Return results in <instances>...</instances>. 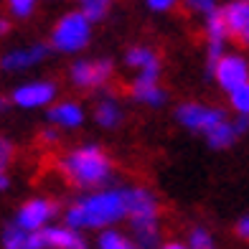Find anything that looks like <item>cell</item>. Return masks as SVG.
Returning <instances> with one entry per match:
<instances>
[{"instance_id":"cell-1","label":"cell","mask_w":249,"mask_h":249,"mask_svg":"<svg viewBox=\"0 0 249 249\" xmlns=\"http://www.w3.org/2000/svg\"><path fill=\"white\" fill-rule=\"evenodd\" d=\"M122 219H127L124 188H105L87 194L64 211V224L76 231L105 229V226H115Z\"/></svg>"},{"instance_id":"cell-2","label":"cell","mask_w":249,"mask_h":249,"mask_svg":"<svg viewBox=\"0 0 249 249\" xmlns=\"http://www.w3.org/2000/svg\"><path fill=\"white\" fill-rule=\"evenodd\" d=\"M127 201V219L132 229V242L140 249H155L160 242V226H158V198L148 188H124Z\"/></svg>"},{"instance_id":"cell-3","label":"cell","mask_w":249,"mask_h":249,"mask_svg":"<svg viewBox=\"0 0 249 249\" xmlns=\"http://www.w3.org/2000/svg\"><path fill=\"white\" fill-rule=\"evenodd\" d=\"M59 171L82 188L102 186L112 176V163L99 145H82L59 160Z\"/></svg>"},{"instance_id":"cell-4","label":"cell","mask_w":249,"mask_h":249,"mask_svg":"<svg viewBox=\"0 0 249 249\" xmlns=\"http://www.w3.org/2000/svg\"><path fill=\"white\" fill-rule=\"evenodd\" d=\"M89 38H92V20L82 10H71L56 20L49 46L59 53H79L89 46Z\"/></svg>"},{"instance_id":"cell-5","label":"cell","mask_w":249,"mask_h":249,"mask_svg":"<svg viewBox=\"0 0 249 249\" xmlns=\"http://www.w3.org/2000/svg\"><path fill=\"white\" fill-rule=\"evenodd\" d=\"M59 94V87L51 79H31V82L18 84L10 92V105H16L20 109H43L51 107Z\"/></svg>"},{"instance_id":"cell-6","label":"cell","mask_w":249,"mask_h":249,"mask_svg":"<svg viewBox=\"0 0 249 249\" xmlns=\"http://www.w3.org/2000/svg\"><path fill=\"white\" fill-rule=\"evenodd\" d=\"M178 122L183 124L186 130L191 132H201L203 138L216 127L219 122L226 120L224 109H216V107H206V105H198V102H186V105H180L178 112H176Z\"/></svg>"},{"instance_id":"cell-7","label":"cell","mask_w":249,"mask_h":249,"mask_svg":"<svg viewBox=\"0 0 249 249\" xmlns=\"http://www.w3.org/2000/svg\"><path fill=\"white\" fill-rule=\"evenodd\" d=\"M56 211L59 209H56V203L51 198L36 196V198H28L23 206L16 211L13 224L20 226L23 231H43L46 226H51Z\"/></svg>"},{"instance_id":"cell-8","label":"cell","mask_w":249,"mask_h":249,"mask_svg":"<svg viewBox=\"0 0 249 249\" xmlns=\"http://www.w3.org/2000/svg\"><path fill=\"white\" fill-rule=\"evenodd\" d=\"M112 76V61L107 59H79L71 64L69 79L79 89H99L109 82Z\"/></svg>"},{"instance_id":"cell-9","label":"cell","mask_w":249,"mask_h":249,"mask_svg":"<svg viewBox=\"0 0 249 249\" xmlns=\"http://www.w3.org/2000/svg\"><path fill=\"white\" fill-rule=\"evenodd\" d=\"M211 71H213L216 84L224 89L226 94L249 82V61L244 59V56H239V53H224L221 59L211 66Z\"/></svg>"},{"instance_id":"cell-10","label":"cell","mask_w":249,"mask_h":249,"mask_svg":"<svg viewBox=\"0 0 249 249\" xmlns=\"http://www.w3.org/2000/svg\"><path fill=\"white\" fill-rule=\"evenodd\" d=\"M51 46L49 43H28V46H18L10 49L0 56V69L8 74H18V71H28L33 66H38L49 59Z\"/></svg>"},{"instance_id":"cell-11","label":"cell","mask_w":249,"mask_h":249,"mask_svg":"<svg viewBox=\"0 0 249 249\" xmlns=\"http://www.w3.org/2000/svg\"><path fill=\"white\" fill-rule=\"evenodd\" d=\"M158 76H160V66L140 71L132 82V97L138 102H142V105L160 107L165 102V92H163V87L158 84Z\"/></svg>"},{"instance_id":"cell-12","label":"cell","mask_w":249,"mask_h":249,"mask_svg":"<svg viewBox=\"0 0 249 249\" xmlns=\"http://www.w3.org/2000/svg\"><path fill=\"white\" fill-rule=\"evenodd\" d=\"M46 117L51 122V127H56V130H76L84 122V109L79 102L64 99V102H53L46 112Z\"/></svg>"},{"instance_id":"cell-13","label":"cell","mask_w":249,"mask_h":249,"mask_svg":"<svg viewBox=\"0 0 249 249\" xmlns=\"http://www.w3.org/2000/svg\"><path fill=\"white\" fill-rule=\"evenodd\" d=\"M41 239H43V249H87V239L82 236V231L69 229L66 224L46 226L41 231Z\"/></svg>"},{"instance_id":"cell-14","label":"cell","mask_w":249,"mask_h":249,"mask_svg":"<svg viewBox=\"0 0 249 249\" xmlns=\"http://www.w3.org/2000/svg\"><path fill=\"white\" fill-rule=\"evenodd\" d=\"M224 10V20L229 28V36H234L239 43L249 46V3H229Z\"/></svg>"},{"instance_id":"cell-15","label":"cell","mask_w":249,"mask_h":249,"mask_svg":"<svg viewBox=\"0 0 249 249\" xmlns=\"http://www.w3.org/2000/svg\"><path fill=\"white\" fill-rule=\"evenodd\" d=\"M0 247L3 249H43L41 231H23L20 226L10 221L3 234H0Z\"/></svg>"},{"instance_id":"cell-16","label":"cell","mask_w":249,"mask_h":249,"mask_svg":"<svg viewBox=\"0 0 249 249\" xmlns=\"http://www.w3.org/2000/svg\"><path fill=\"white\" fill-rule=\"evenodd\" d=\"M94 120H97V124H102V127H117L120 124V120H122V109H120V105H117V99H102L99 105L94 107Z\"/></svg>"},{"instance_id":"cell-17","label":"cell","mask_w":249,"mask_h":249,"mask_svg":"<svg viewBox=\"0 0 249 249\" xmlns=\"http://www.w3.org/2000/svg\"><path fill=\"white\" fill-rule=\"evenodd\" d=\"M234 140H236V130H234V122H229V120L219 122L216 127H213V130L206 135L209 148H213V150L231 148V142H234Z\"/></svg>"},{"instance_id":"cell-18","label":"cell","mask_w":249,"mask_h":249,"mask_svg":"<svg viewBox=\"0 0 249 249\" xmlns=\"http://www.w3.org/2000/svg\"><path fill=\"white\" fill-rule=\"evenodd\" d=\"M124 64L132 66V69H138V71H145V69H155L158 66V56L148 46H132L124 53Z\"/></svg>"},{"instance_id":"cell-19","label":"cell","mask_w":249,"mask_h":249,"mask_svg":"<svg viewBox=\"0 0 249 249\" xmlns=\"http://www.w3.org/2000/svg\"><path fill=\"white\" fill-rule=\"evenodd\" d=\"M97 249H140L132 239H127L124 234L115 231V229H105L99 234V242H97Z\"/></svg>"},{"instance_id":"cell-20","label":"cell","mask_w":249,"mask_h":249,"mask_svg":"<svg viewBox=\"0 0 249 249\" xmlns=\"http://www.w3.org/2000/svg\"><path fill=\"white\" fill-rule=\"evenodd\" d=\"M79 10H82L92 23H97V20H102L107 16L109 0H79Z\"/></svg>"},{"instance_id":"cell-21","label":"cell","mask_w":249,"mask_h":249,"mask_svg":"<svg viewBox=\"0 0 249 249\" xmlns=\"http://www.w3.org/2000/svg\"><path fill=\"white\" fill-rule=\"evenodd\" d=\"M229 102L239 117H249V82L236 87L234 92H229Z\"/></svg>"},{"instance_id":"cell-22","label":"cell","mask_w":249,"mask_h":249,"mask_svg":"<svg viewBox=\"0 0 249 249\" xmlns=\"http://www.w3.org/2000/svg\"><path fill=\"white\" fill-rule=\"evenodd\" d=\"M188 249H216V242L203 226H196L188 234Z\"/></svg>"},{"instance_id":"cell-23","label":"cell","mask_w":249,"mask_h":249,"mask_svg":"<svg viewBox=\"0 0 249 249\" xmlns=\"http://www.w3.org/2000/svg\"><path fill=\"white\" fill-rule=\"evenodd\" d=\"M38 0H8V10L13 18H28L36 10Z\"/></svg>"},{"instance_id":"cell-24","label":"cell","mask_w":249,"mask_h":249,"mask_svg":"<svg viewBox=\"0 0 249 249\" xmlns=\"http://www.w3.org/2000/svg\"><path fill=\"white\" fill-rule=\"evenodd\" d=\"M186 5L188 10H194V13H201V16H211L213 10H219L216 8V0H186Z\"/></svg>"},{"instance_id":"cell-25","label":"cell","mask_w":249,"mask_h":249,"mask_svg":"<svg viewBox=\"0 0 249 249\" xmlns=\"http://www.w3.org/2000/svg\"><path fill=\"white\" fill-rule=\"evenodd\" d=\"M13 153H16L13 142L0 135V171H5V168L10 165V160H13Z\"/></svg>"},{"instance_id":"cell-26","label":"cell","mask_w":249,"mask_h":249,"mask_svg":"<svg viewBox=\"0 0 249 249\" xmlns=\"http://www.w3.org/2000/svg\"><path fill=\"white\" fill-rule=\"evenodd\" d=\"M145 3H148V8L155 10V13H165V10L178 5V0H145Z\"/></svg>"},{"instance_id":"cell-27","label":"cell","mask_w":249,"mask_h":249,"mask_svg":"<svg viewBox=\"0 0 249 249\" xmlns=\"http://www.w3.org/2000/svg\"><path fill=\"white\" fill-rule=\"evenodd\" d=\"M236 234H239L242 239H247V242H249V213L239 219V224H236Z\"/></svg>"},{"instance_id":"cell-28","label":"cell","mask_w":249,"mask_h":249,"mask_svg":"<svg viewBox=\"0 0 249 249\" xmlns=\"http://www.w3.org/2000/svg\"><path fill=\"white\" fill-rule=\"evenodd\" d=\"M41 140H43V142H59V130L49 124V127L41 132Z\"/></svg>"},{"instance_id":"cell-29","label":"cell","mask_w":249,"mask_h":249,"mask_svg":"<svg viewBox=\"0 0 249 249\" xmlns=\"http://www.w3.org/2000/svg\"><path fill=\"white\" fill-rule=\"evenodd\" d=\"M234 130H236V135H242V132H247L249 130V117H239L234 122Z\"/></svg>"},{"instance_id":"cell-30","label":"cell","mask_w":249,"mask_h":249,"mask_svg":"<svg viewBox=\"0 0 249 249\" xmlns=\"http://www.w3.org/2000/svg\"><path fill=\"white\" fill-rule=\"evenodd\" d=\"M8 188H10V176H8V171H0V194Z\"/></svg>"},{"instance_id":"cell-31","label":"cell","mask_w":249,"mask_h":249,"mask_svg":"<svg viewBox=\"0 0 249 249\" xmlns=\"http://www.w3.org/2000/svg\"><path fill=\"white\" fill-rule=\"evenodd\" d=\"M158 249H188V244H183V242H165Z\"/></svg>"},{"instance_id":"cell-32","label":"cell","mask_w":249,"mask_h":249,"mask_svg":"<svg viewBox=\"0 0 249 249\" xmlns=\"http://www.w3.org/2000/svg\"><path fill=\"white\" fill-rule=\"evenodd\" d=\"M8 31H10L8 18H3V16H0V38H3V36H8Z\"/></svg>"},{"instance_id":"cell-33","label":"cell","mask_w":249,"mask_h":249,"mask_svg":"<svg viewBox=\"0 0 249 249\" xmlns=\"http://www.w3.org/2000/svg\"><path fill=\"white\" fill-rule=\"evenodd\" d=\"M8 105H10V99H8V97H0V112H5Z\"/></svg>"},{"instance_id":"cell-34","label":"cell","mask_w":249,"mask_h":249,"mask_svg":"<svg viewBox=\"0 0 249 249\" xmlns=\"http://www.w3.org/2000/svg\"><path fill=\"white\" fill-rule=\"evenodd\" d=\"M239 3H249V0H239Z\"/></svg>"}]
</instances>
